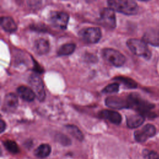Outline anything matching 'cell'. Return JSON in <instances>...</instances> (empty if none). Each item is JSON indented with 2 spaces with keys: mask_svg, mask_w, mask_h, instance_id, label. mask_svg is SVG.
Listing matches in <instances>:
<instances>
[{
  "mask_svg": "<svg viewBox=\"0 0 159 159\" xmlns=\"http://www.w3.org/2000/svg\"><path fill=\"white\" fill-rule=\"evenodd\" d=\"M50 49V44L48 40L44 39H39L34 42V50L39 55L46 54Z\"/></svg>",
  "mask_w": 159,
  "mask_h": 159,
  "instance_id": "obj_14",
  "label": "cell"
},
{
  "mask_svg": "<svg viewBox=\"0 0 159 159\" xmlns=\"http://www.w3.org/2000/svg\"><path fill=\"white\" fill-rule=\"evenodd\" d=\"M29 83L37 99L40 101H43L45 98V91L40 77L35 73H33L29 78Z\"/></svg>",
  "mask_w": 159,
  "mask_h": 159,
  "instance_id": "obj_6",
  "label": "cell"
},
{
  "mask_svg": "<svg viewBox=\"0 0 159 159\" xmlns=\"http://www.w3.org/2000/svg\"><path fill=\"white\" fill-rule=\"evenodd\" d=\"M99 116L102 119L108 120L109 122L116 125L120 124L122 121L121 115L117 111L113 110H102L99 112Z\"/></svg>",
  "mask_w": 159,
  "mask_h": 159,
  "instance_id": "obj_12",
  "label": "cell"
},
{
  "mask_svg": "<svg viewBox=\"0 0 159 159\" xmlns=\"http://www.w3.org/2000/svg\"><path fill=\"white\" fill-rule=\"evenodd\" d=\"M5 148L12 153H17L19 152V148L17 143L11 140H7L3 142Z\"/></svg>",
  "mask_w": 159,
  "mask_h": 159,
  "instance_id": "obj_22",
  "label": "cell"
},
{
  "mask_svg": "<svg viewBox=\"0 0 159 159\" xmlns=\"http://www.w3.org/2000/svg\"><path fill=\"white\" fill-rule=\"evenodd\" d=\"M79 36L84 42L89 43H95L99 42L101 38L102 33L99 27H91L81 30Z\"/></svg>",
  "mask_w": 159,
  "mask_h": 159,
  "instance_id": "obj_5",
  "label": "cell"
},
{
  "mask_svg": "<svg viewBox=\"0 0 159 159\" xmlns=\"http://www.w3.org/2000/svg\"><path fill=\"white\" fill-rule=\"evenodd\" d=\"M58 141L61 143L63 145H69L70 143V140L65 135H61V134H59L57 137Z\"/></svg>",
  "mask_w": 159,
  "mask_h": 159,
  "instance_id": "obj_25",
  "label": "cell"
},
{
  "mask_svg": "<svg viewBox=\"0 0 159 159\" xmlns=\"http://www.w3.org/2000/svg\"><path fill=\"white\" fill-rule=\"evenodd\" d=\"M119 84L117 83H112L107 85L102 89V92L104 93H108V94L115 93L119 91Z\"/></svg>",
  "mask_w": 159,
  "mask_h": 159,
  "instance_id": "obj_23",
  "label": "cell"
},
{
  "mask_svg": "<svg viewBox=\"0 0 159 159\" xmlns=\"http://www.w3.org/2000/svg\"><path fill=\"white\" fill-rule=\"evenodd\" d=\"M114 80L120 82L128 88H135L137 86V84L135 81L125 76H117L114 78Z\"/></svg>",
  "mask_w": 159,
  "mask_h": 159,
  "instance_id": "obj_21",
  "label": "cell"
},
{
  "mask_svg": "<svg viewBox=\"0 0 159 159\" xmlns=\"http://www.w3.org/2000/svg\"><path fill=\"white\" fill-rule=\"evenodd\" d=\"M99 21L103 25L110 29H114L116 26L114 11L110 7L102 9L100 12Z\"/></svg>",
  "mask_w": 159,
  "mask_h": 159,
  "instance_id": "obj_8",
  "label": "cell"
},
{
  "mask_svg": "<svg viewBox=\"0 0 159 159\" xmlns=\"http://www.w3.org/2000/svg\"><path fill=\"white\" fill-rule=\"evenodd\" d=\"M109 7L125 15H134L138 12L136 2L132 0H110L107 1Z\"/></svg>",
  "mask_w": 159,
  "mask_h": 159,
  "instance_id": "obj_1",
  "label": "cell"
},
{
  "mask_svg": "<svg viewBox=\"0 0 159 159\" xmlns=\"http://www.w3.org/2000/svg\"><path fill=\"white\" fill-rule=\"evenodd\" d=\"M34 70L36 71V72H38V73H42L43 71V70L41 68V66L40 65H39V64L34 60Z\"/></svg>",
  "mask_w": 159,
  "mask_h": 159,
  "instance_id": "obj_26",
  "label": "cell"
},
{
  "mask_svg": "<svg viewBox=\"0 0 159 159\" xmlns=\"http://www.w3.org/2000/svg\"><path fill=\"white\" fill-rule=\"evenodd\" d=\"M156 134V129L152 124H147L144 125L142 129L136 130L134 132V137L138 142H143L148 138L153 137Z\"/></svg>",
  "mask_w": 159,
  "mask_h": 159,
  "instance_id": "obj_9",
  "label": "cell"
},
{
  "mask_svg": "<svg viewBox=\"0 0 159 159\" xmlns=\"http://www.w3.org/2000/svg\"><path fill=\"white\" fill-rule=\"evenodd\" d=\"M6 123L4 122V121L3 120L1 119V120H0V132H1V133L3 132L4 130L6 129Z\"/></svg>",
  "mask_w": 159,
  "mask_h": 159,
  "instance_id": "obj_27",
  "label": "cell"
},
{
  "mask_svg": "<svg viewBox=\"0 0 159 159\" xmlns=\"http://www.w3.org/2000/svg\"><path fill=\"white\" fill-rule=\"evenodd\" d=\"M1 25L4 30L9 32H13L16 31L17 27L14 19L9 16L1 17Z\"/></svg>",
  "mask_w": 159,
  "mask_h": 159,
  "instance_id": "obj_17",
  "label": "cell"
},
{
  "mask_svg": "<svg viewBox=\"0 0 159 159\" xmlns=\"http://www.w3.org/2000/svg\"><path fill=\"white\" fill-rule=\"evenodd\" d=\"M126 99L128 108L133 109L143 116L148 114L154 107L152 104L142 99L137 94L132 93Z\"/></svg>",
  "mask_w": 159,
  "mask_h": 159,
  "instance_id": "obj_2",
  "label": "cell"
},
{
  "mask_svg": "<svg viewBox=\"0 0 159 159\" xmlns=\"http://www.w3.org/2000/svg\"><path fill=\"white\" fill-rule=\"evenodd\" d=\"M105 103L107 106L112 109L128 108L127 99H123L119 96H109L106 99Z\"/></svg>",
  "mask_w": 159,
  "mask_h": 159,
  "instance_id": "obj_11",
  "label": "cell"
},
{
  "mask_svg": "<svg viewBox=\"0 0 159 159\" xmlns=\"http://www.w3.org/2000/svg\"><path fill=\"white\" fill-rule=\"evenodd\" d=\"M76 48V45L73 43H68L62 45L58 50L57 54L59 56L69 55L73 53Z\"/></svg>",
  "mask_w": 159,
  "mask_h": 159,
  "instance_id": "obj_19",
  "label": "cell"
},
{
  "mask_svg": "<svg viewBox=\"0 0 159 159\" xmlns=\"http://www.w3.org/2000/svg\"><path fill=\"white\" fill-rule=\"evenodd\" d=\"M69 20V16L63 11H52L49 15V21L55 27L65 29Z\"/></svg>",
  "mask_w": 159,
  "mask_h": 159,
  "instance_id": "obj_7",
  "label": "cell"
},
{
  "mask_svg": "<svg viewBox=\"0 0 159 159\" xmlns=\"http://www.w3.org/2000/svg\"><path fill=\"white\" fill-rule=\"evenodd\" d=\"M66 130L77 140L81 141L83 140V135L81 130L74 125H66L65 126Z\"/></svg>",
  "mask_w": 159,
  "mask_h": 159,
  "instance_id": "obj_20",
  "label": "cell"
},
{
  "mask_svg": "<svg viewBox=\"0 0 159 159\" xmlns=\"http://www.w3.org/2000/svg\"><path fill=\"white\" fill-rule=\"evenodd\" d=\"M143 40L154 46H159V30L151 29L147 30L143 34Z\"/></svg>",
  "mask_w": 159,
  "mask_h": 159,
  "instance_id": "obj_13",
  "label": "cell"
},
{
  "mask_svg": "<svg viewBox=\"0 0 159 159\" xmlns=\"http://www.w3.org/2000/svg\"><path fill=\"white\" fill-rule=\"evenodd\" d=\"M51 152V147L48 144L43 143L39 145L34 152L36 157L40 158H43L48 157Z\"/></svg>",
  "mask_w": 159,
  "mask_h": 159,
  "instance_id": "obj_18",
  "label": "cell"
},
{
  "mask_svg": "<svg viewBox=\"0 0 159 159\" xmlns=\"http://www.w3.org/2000/svg\"><path fill=\"white\" fill-rule=\"evenodd\" d=\"M18 106V98L14 93L7 94L4 99L2 110L6 112H14Z\"/></svg>",
  "mask_w": 159,
  "mask_h": 159,
  "instance_id": "obj_10",
  "label": "cell"
},
{
  "mask_svg": "<svg viewBox=\"0 0 159 159\" xmlns=\"http://www.w3.org/2000/svg\"><path fill=\"white\" fill-rule=\"evenodd\" d=\"M17 92L19 96L26 101H32L35 97L33 90L25 86H20L17 88Z\"/></svg>",
  "mask_w": 159,
  "mask_h": 159,
  "instance_id": "obj_15",
  "label": "cell"
},
{
  "mask_svg": "<svg viewBox=\"0 0 159 159\" xmlns=\"http://www.w3.org/2000/svg\"><path fill=\"white\" fill-rule=\"evenodd\" d=\"M127 46L135 55L142 57L146 59H149L151 57V53L147 43L143 40L130 39L127 41Z\"/></svg>",
  "mask_w": 159,
  "mask_h": 159,
  "instance_id": "obj_3",
  "label": "cell"
},
{
  "mask_svg": "<svg viewBox=\"0 0 159 159\" xmlns=\"http://www.w3.org/2000/svg\"><path fill=\"white\" fill-rule=\"evenodd\" d=\"M103 58L114 66H121L125 61V57L117 50L107 48L102 50Z\"/></svg>",
  "mask_w": 159,
  "mask_h": 159,
  "instance_id": "obj_4",
  "label": "cell"
},
{
  "mask_svg": "<svg viewBox=\"0 0 159 159\" xmlns=\"http://www.w3.org/2000/svg\"><path fill=\"white\" fill-rule=\"evenodd\" d=\"M143 157L148 159H159L158 154L154 151H150L148 150H144L143 152Z\"/></svg>",
  "mask_w": 159,
  "mask_h": 159,
  "instance_id": "obj_24",
  "label": "cell"
},
{
  "mask_svg": "<svg viewBox=\"0 0 159 159\" xmlns=\"http://www.w3.org/2000/svg\"><path fill=\"white\" fill-rule=\"evenodd\" d=\"M144 120V116L140 114H132L127 117V125L130 129L137 128L143 124Z\"/></svg>",
  "mask_w": 159,
  "mask_h": 159,
  "instance_id": "obj_16",
  "label": "cell"
}]
</instances>
